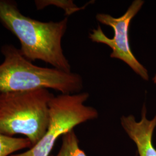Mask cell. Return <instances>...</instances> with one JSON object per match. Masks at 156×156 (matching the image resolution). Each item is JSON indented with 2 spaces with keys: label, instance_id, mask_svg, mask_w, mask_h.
Masks as SVG:
<instances>
[{
  "label": "cell",
  "instance_id": "1",
  "mask_svg": "<svg viewBox=\"0 0 156 156\" xmlns=\"http://www.w3.org/2000/svg\"><path fill=\"white\" fill-rule=\"evenodd\" d=\"M0 22L19 40L20 50L28 60H41L53 68L71 72L62 46L67 17L58 22H41L24 15L15 1L0 0Z\"/></svg>",
  "mask_w": 156,
  "mask_h": 156
},
{
  "label": "cell",
  "instance_id": "2",
  "mask_svg": "<svg viewBox=\"0 0 156 156\" xmlns=\"http://www.w3.org/2000/svg\"><path fill=\"white\" fill-rule=\"evenodd\" d=\"M1 53L4 60L0 64V93L50 89L69 94L83 89L80 75L35 66L13 45H4Z\"/></svg>",
  "mask_w": 156,
  "mask_h": 156
},
{
  "label": "cell",
  "instance_id": "3",
  "mask_svg": "<svg viewBox=\"0 0 156 156\" xmlns=\"http://www.w3.org/2000/svg\"><path fill=\"white\" fill-rule=\"evenodd\" d=\"M54 97L46 89L1 93L0 134L23 135L34 146L47 131L49 104Z\"/></svg>",
  "mask_w": 156,
  "mask_h": 156
},
{
  "label": "cell",
  "instance_id": "4",
  "mask_svg": "<svg viewBox=\"0 0 156 156\" xmlns=\"http://www.w3.org/2000/svg\"><path fill=\"white\" fill-rule=\"evenodd\" d=\"M88 93L58 95L50 100L49 122L44 136L28 151L10 156H49L57 140L73 130L80 124L98 116V111L92 106H86Z\"/></svg>",
  "mask_w": 156,
  "mask_h": 156
},
{
  "label": "cell",
  "instance_id": "5",
  "mask_svg": "<svg viewBox=\"0 0 156 156\" xmlns=\"http://www.w3.org/2000/svg\"><path fill=\"white\" fill-rule=\"evenodd\" d=\"M145 2L142 0H135L128 7L127 11L122 16L114 17L106 13H98L97 21L111 27L113 29L114 36L110 38L106 36L101 26L91 30L89 37L96 43L108 46L112 49L111 57L123 61L130 67L134 73L144 80L149 79L148 71L135 57L129 42L128 30L131 22L141 9Z\"/></svg>",
  "mask_w": 156,
  "mask_h": 156
},
{
  "label": "cell",
  "instance_id": "6",
  "mask_svg": "<svg viewBox=\"0 0 156 156\" xmlns=\"http://www.w3.org/2000/svg\"><path fill=\"white\" fill-rule=\"evenodd\" d=\"M120 121L124 130L136 146L140 156H156V149L152 142L156 127V114L149 120L146 117V108L144 105L140 122L136 121L133 115L123 116Z\"/></svg>",
  "mask_w": 156,
  "mask_h": 156
},
{
  "label": "cell",
  "instance_id": "7",
  "mask_svg": "<svg viewBox=\"0 0 156 156\" xmlns=\"http://www.w3.org/2000/svg\"><path fill=\"white\" fill-rule=\"evenodd\" d=\"M27 138H16L0 134V156H11L17 151L32 147Z\"/></svg>",
  "mask_w": 156,
  "mask_h": 156
},
{
  "label": "cell",
  "instance_id": "8",
  "mask_svg": "<svg viewBox=\"0 0 156 156\" xmlns=\"http://www.w3.org/2000/svg\"><path fill=\"white\" fill-rule=\"evenodd\" d=\"M62 137V143L60 150L56 156H87L84 151L79 147V140L73 129Z\"/></svg>",
  "mask_w": 156,
  "mask_h": 156
},
{
  "label": "cell",
  "instance_id": "9",
  "mask_svg": "<svg viewBox=\"0 0 156 156\" xmlns=\"http://www.w3.org/2000/svg\"><path fill=\"white\" fill-rule=\"evenodd\" d=\"M153 81L154 83L156 84V73L155 76H154V78H153Z\"/></svg>",
  "mask_w": 156,
  "mask_h": 156
}]
</instances>
